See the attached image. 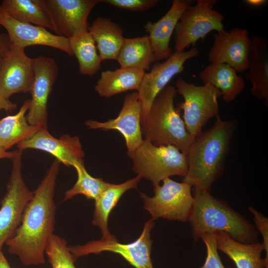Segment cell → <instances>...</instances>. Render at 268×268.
<instances>
[{
  "mask_svg": "<svg viewBox=\"0 0 268 268\" xmlns=\"http://www.w3.org/2000/svg\"><path fill=\"white\" fill-rule=\"evenodd\" d=\"M60 162L55 159L24 210L20 224L5 244L10 255L18 257L26 266L45 263L47 242L55 229L56 181Z\"/></svg>",
  "mask_w": 268,
  "mask_h": 268,
  "instance_id": "6da1fadb",
  "label": "cell"
},
{
  "mask_svg": "<svg viewBox=\"0 0 268 268\" xmlns=\"http://www.w3.org/2000/svg\"><path fill=\"white\" fill-rule=\"evenodd\" d=\"M237 123L218 115L210 129L194 138L187 154L188 169L184 182L210 192L222 174Z\"/></svg>",
  "mask_w": 268,
  "mask_h": 268,
  "instance_id": "7a4b0ae2",
  "label": "cell"
},
{
  "mask_svg": "<svg viewBox=\"0 0 268 268\" xmlns=\"http://www.w3.org/2000/svg\"><path fill=\"white\" fill-rule=\"evenodd\" d=\"M193 197L188 221L195 241L204 233L221 231L240 243L259 242L260 233L255 225L226 201L214 197L210 192L197 188H195Z\"/></svg>",
  "mask_w": 268,
  "mask_h": 268,
  "instance_id": "3957f363",
  "label": "cell"
},
{
  "mask_svg": "<svg viewBox=\"0 0 268 268\" xmlns=\"http://www.w3.org/2000/svg\"><path fill=\"white\" fill-rule=\"evenodd\" d=\"M175 86H166L155 97L143 122L144 139L157 146L172 145L188 154L194 138L187 131L174 101Z\"/></svg>",
  "mask_w": 268,
  "mask_h": 268,
  "instance_id": "277c9868",
  "label": "cell"
},
{
  "mask_svg": "<svg viewBox=\"0 0 268 268\" xmlns=\"http://www.w3.org/2000/svg\"><path fill=\"white\" fill-rule=\"evenodd\" d=\"M132 159L134 172L150 181L153 187L172 176L184 177L188 169L187 154L175 146H157L147 139L143 138Z\"/></svg>",
  "mask_w": 268,
  "mask_h": 268,
  "instance_id": "5b68a950",
  "label": "cell"
},
{
  "mask_svg": "<svg viewBox=\"0 0 268 268\" xmlns=\"http://www.w3.org/2000/svg\"><path fill=\"white\" fill-rule=\"evenodd\" d=\"M175 87L184 98L177 108L183 110L186 128L195 138L209 120L219 115L217 99L221 92L209 83L198 85L182 78L177 79Z\"/></svg>",
  "mask_w": 268,
  "mask_h": 268,
  "instance_id": "8992f818",
  "label": "cell"
},
{
  "mask_svg": "<svg viewBox=\"0 0 268 268\" xmlns=\"http://www.w3.org/2000/svg\"><path fill=\"white\" fill-rule=\"evenodd\" d=\"M162 181V186L154 187L153 197L140 193L144 209L149 212L153 220L162 218L183 222L188 221L194 203L192 186L170 178Z\"/></svg>",
  "mask_w": 268,
  "mask_h": 268,
  "instance_id": "52a82bcc",
  "label": "cell"
},
{
  "mask_svg": "<svg viewBox=\"0 0 268 268\" xmlns=\"http://www.w3.org/2000/svg\"><path fill=\"white\" fill-rule=\"evenodd\" d=\"M215 0H198L181 17L175 30V51L183 52L194 46L210 32L224 30L223 15L213 9Z\"/></svg>",
  "mask_w": 268,
  "mask_h": 268,
  "instance_id": "ba28073f",
  "label": "cell"
},
{
  "mask_svg": "<svg viewBox=\"0 0 268 268\" xmlns=\"http://www.w3.org/2000/svg\"><path fill=\"white\" fill-rule=\"evenodd\" d=\"M22 151L18 150L12 161L6 192L0 208V251L20 224L25 207L33 196L26 185L22 174Z\"/></svg>",
  "mask_w": 268,
  "mask_h": 268,
  "instance_id": "9c48e42d",
  "label": "cell"
},
{
  "mask_svg": "<svg viewBox=\"0 0 268 268\" xmlns=\"http://www.w3.org/2000/svg\"><path fill=\"white\" fill-rule=\"evenodd\" d=\"M152 219L146 222L140 236L129 244H122L116 238L93 240L82 245L69 247L74 259L90 254L108 251L118 254L135 268H153L150 258L152 241L150 232L154 226Z\"/></svg>",
  "mask_w": 268,
  "mask_h": 268,
  "instance_id": "30bf717a",
  "label": "cell"
},
{
  "mask_svg": "<svg viewBox=\"0 0 268 268\" xmlns=\"http://www.w3.org/2000/svg\"><path fill=\"white\" fill-rule=\"evenodd\" d=\"M199 53L195 46L186 51H175L164 62H156L149 72H145L137 92L141 106V124L157 95L174 76L184 70L185 62Z\"/></svg>",
  "mask_w": 268,
  "mask_h": 268,
  "instance_id": "8fae6325",
  "label": "cell"
},
{
  "mask_svg": "<svg viewBox=\"0 0 268 268\" xmlns=\"http://www.w3.org/2000/svg\"><path fill=\"white\" fill-rule=\"evenodd\" d=\"M34 80L26 118L33 126L47 129V103L59 72L54 59L43 56L32 59Z\"/></svg>",
  "mask_w": 268,
  "mask_h": 268,
  "instance_id": "7c38bea8",
  "label": "cell"
},
{
  "mask_svg": "<svg viewBox=\"0 0 268 268\" xmlns=\"http://www.w3.org/2000/svg\"><path fill=\"white\" fill-rule=\"evenodd\" d=\"M141 118V106L138 93L133 92L125 96L122 108L116 118L103 122L89 120L85 122V126L89 129L118 131L125 140L127 154L132 159L143 140Z\"/></svg>",
  "mask_w": 268,
  "mask_h": 268,
  "instance_id": "4fadbf2b",
  "label": "cell"
},
{
  "mask_svg": "<svg viewBox=\"0 0 268 268\" xmlns=\"http://www.w3.org/2000/svg\"><path fill=\"white\" fill-rule=\"evenodd\" d=\"M213 39L208 55L210 64H226L239 73L248 69L252 42L247 30H224L216 32Z\"/></svg>",
  "mask_w": 268,
  "mask_h": 268,
  "instance_id": "5bb4252c",
  "label": "cell"
},
{
  "mask_svg": "<svg viewBox=\"0 0 268 268\" xmlns=\"http://www.w3.org/2000/svg\"><path fill=\"white\" fill-rule=\"evenodd\" d=\"M34 80L32 59L24 49L10 45L0 66V94L9 99L15 93L30 92Z\"/></svg>",
  "mask_w": 268,
  "mask_h": 268,
  "instance_id": "9a60e30c",
  "label": "cell"
},
{
  "mask_svg": "<svg viewBox=\"0 0 268 268\" xmlns=\"http://www.w3.org/2000/svg\"><path fill=\"white\" fill-rule=\"evenodd\" d=\"M99 0H45L55 34L69 39L88 29V17Z\"/></svg>",
  "mask_w": 268,
  "mask_h": 268,
  "instance_id": "2e32d148",
  "label": "cell"
},
{
  "mask_svg": "<svg viewBox=\"0 0 268 268\" xmlns=\"http://www.w3.org/2000/svg\"><path fill=\"white\" fill-rule=\"evenodd\" d=\"M0 26L7 32L10 45L25 49L28 46L42 45L73 54L68 39L50 32L46 28L19 21L5 10L0 4Z\"/></svg>",
  "mask_w": 268,
  "mask_h": 268,
  "instance_id": "e0dca14e",
  "label": "cell"
},
{
  "mask_svg": "<svg viewBox=\"0 0 268 268\" xmlns=\"http://www.w3.org/2000/svg\"><path fill=\"white\" fill-rule=\"evenodd\" d=\"M18 150L34 149L45 151L67 167L75 161H83L84 152L79 138L63 134L59 138L52 136L47 129L40 128L30 137L16 144Z\"/></svg>",
  "mask_w": 268,
  "mask_h": 268,
  "instance_id": "ac0fdd59",
  "label": "cell"
},
{
  "mask_svg": "<svg viewBox=\"0 0 268 268\" xmlns=\"http://www.w3.org/2000/svg\"><path fill=\"white\" fill-rule=\"evenodd\" d=\"M193 0H174L168 11L155 22L147 21L144 28L149 34L156 62L168 59L173 52L169 46L171 36L181 17L195 2Z\"/></svg>",
  "mask_w": 268,
  "mask_h": 268,
  "instance_id": "d6986e66",
  "label": "cell"
},
{
  "mask_svg": "<svg viewBox=\"0 0 268 268\" xmlns=\"http://www.w3.org/2000/svg\"><path fill=\"white\" fill-rule=\"evenodd\" d=\"M249 57L248 72L245 78L252 83L250 89L255 98L268 105V45L263 37L253 35Z\"/></svg>",
  "mask_w": 268,
  "mask_h": 268,
  "instance_id": "ffe728a7",
  "label": "cell"
},
{
  "mask_svg": "<svg viewBox=\"0 0 268 268\" xmlns=\"http://www.w3.org/2000/svg\"><path fill=\"white\" fill-rule=\"evenodd\" d=\"M216 241L217 249L232 260L237 268H268L265 259L261 258L264 250L262 243H240L221 231L216 232Z\"/></svg>",
  "mask_w": 268,
  "mask_h": 268,
  "instance_id": "44dd1931",
  "label": "cell"
},
{
  "mask_svg": "<svg viewBox=\"0 0 268 268\" xmlns=\"http://www.w3.org/2000/svg\"><path fill=\"white\" fill-rule=\"evenodd\" d=\"M226 64H210L198 74L203 84L209 83L220 91L226 103L233 101L244 90L245 80Z\"/></svg>",
  "mask_w": 268,
  "mask_h": 268,
  "instance_id": "7402d4cb",
  "label": "cell"
},
{
  "mask_svg": "<svg viewBox=\"0 0 268 268\" xmlns=\"http://www.w3.org/2000/svg\"><path fill=\"white\" fill-rule=\"evenodd\" d=\"M141 179L139 176L137 175L121 184L109 183L106 189L95 200L92 223L101 230L102 239L110 240L116 238L111 234L108 228L109 215L125 192L131 189H137V184Z\"/></svg>",
  "mask_w": 268,
  "mask_h": 268,
  "instance_id": "603a6c76",
  "label": "cell"
},
{
  "mask_svg": "<svg viewBox=\"0 0 268 268\" xmlns=\"http://www.w3.org/2000/svg\"><path fill=\"white\" fill-rule=\"evenodd\" d=\"M144 73L143 70L132 67L103 71L94 89L105 98L132 90L138 91Z\"/></svg>",
  "mask_w": 268,
  "mask_h": 268,
  "instance_id": "cb8c5ba5",
  "label": "cell"
},
{
  "mask_svg": "<svg viewBox=\"0 0 268 268\" xmlns=\"http://www.w3.org/2000/svg\"><path fill=\"white\" fill-rule=\"evenodd\" d=\"M88 30L97 44L101 61L117 60L125 39L121 27L110 18L98 17Z\"/></svg>",
  "mask_w": 268,
  "mask_h": 268,
  "instance_id": "d4e9b609",
  "label": "cell"
},
{
  "mask_svg": "<svg viewBox=\"0 0 268 268\" xmlns=\"http://www.w3.org/2000/svg\"><path fill=\"white\" fill-rule=\"evenodd\" d=\"M30 99L25 100L19 111L0 120V149L7 151L13 145L29 138L40 128L30 125L26 113Z\"/></svg>",
  "mask_w": 268,
  "mask_h": 268,
  "instance_id": "484cf974",
  "label": "cell"
},
{
  "mask_svg": "<svg viewBox=\"0 0 268 268\" xmlns=\"http://www.w3.org/2000/svg\"><path fill=\"white\" fill-rule=\"evenodd\" d=\"M0 4L19 21L54 30L45 0H3Z\"/></svg>",
  "mask_w": 268,
  "mask_h": 268,
  "instance_id": "4316f807",
  "label": "cell"
},
{
  "mask_svg": "<svg viewBox=\"0 0 268 268\" xmlns=\"http://www.w3.org/2000/svg\"><path fill=\"white\" fill-rule=\"evenodd\" d=\"M117 61L121 67L149 69L156 61L148 35L125 38Z\"/></svg>",
  "mask_w": 268,
  "mask_h": 268,
  "instance_id": "83f0119b",
  "label": "cell"
},
{
  "mask_svg": "<svg viewBox=\"0 0 268 268\" xmlns=\"http://www.w3.org/2000/svg\"><path fill=\"white\" fill-rule=\"evenodd\" d=\"M73 55L77 60L81 74L92 76L101 68L102 62L95 42L88 30L75 33L68 39Z\"/></svg>",
  "mask_w": 268,
  "mask_h": 268,
  "instance_id": "f1b7e54d",
  "label": "cell"
},
{
  "mask_svg": "<svg viewBox=\"0 0 268 268\" xmlns=\"http://www.w3.org/2000/svg\"><path fill=\"white\" fill-rule=\"evenodd\" d=\"M72 166L76 171L77 180L73 187L65 192L63 201L77 195H82L87 199L95 200L106 189L109 183L102 178L92 177L86 171L83 161H75Z\"/></svg>",
  "mask_w": 268,
  "mask_h": 268,
  "instance_id": "f546056e",
  "label": "cell"
},
{
  "mask_svg": "<svg viewBox=\"0 0 268 268\" xmlns=\"http://www.w3.org/2000/svg\"><path fill=\"white\" fill-rule=\"evenodd\" d=\"M52 268H76V260L71 253L66 240L56 234L50 237L45 249Z\"/></svg>",
  "mask_w": 268,
  "mask_h": 268,
  "instance_id": "4dcf8cb0",
  "label": "cell"
},
{
  "mask_svg": "<svg viewBox=\"0 0 268 268\" xmlns=\"http://www.w3.org/2000/svg\"><path fill=\"white\" fill-rule=\"evenodd\" d=\"M206 248V257L201 268H225L218 253L216 232H206L200 236Z\"/></svg>",
  "mask_w": 268,
  "mask_h": 268,
  "instance_id": "1f68e13d",
  "label": "cell"
},
{
  "mask_svg": "<svg viewBox=\"0 0 268 268\" xmlns=\"http://www.w3.org/2000/svg\"><path fill=\"white\" fill-rule=\"evenodd\" d=\"M158 0H102L100 2L133 11H144L155 6Z\"/></svg>",
  "mask_w": 268,
  "mask_h": 268,
  "instance_id": "d6a6232c",
  "label": "cell"
},
{
  "mask_svg": "<svg viewBox=\"0 0 268 268\" xmlns=\"http://www.w3.org/2000/svg\"><path fill=\"white\" fill-rule=\"evenodd\" d=\"M249 210L253 215L255 226L259 233L263 237V245L266 252L264 259L266 265L268 267V218L252 206L249 207Z\"/></svg>",
  "mask_w": 268,
  "mask_h": 268,
  "instance_id": "836d02e7",
  "label": "cell"
},
{
  "mask_svg": "<svg viewBox=\"0 0 268 268\" xmlns=\"http://www.w3.org/2000/svg\"><path fill=\"white\" fill-rule=\"evenodd\" d=\"M16 108V104L13 103L9 99L4 98L0 94V111L2 110L6 111H12Z\"/></svg>",
  "mask_w": 268,
  "mask_h": 268,
  "instance_id": "e575fe53",
  "label": "cell"
},
{
  "mask_svg": "<svg viewBox=\"0 0 268 268\" xmlns=\"http://www.w3.org/2000/svg\"><path fill=\"white\" fill-rule=\"evenodd\" d=\"M10 42L7 34H0V51L4 55L9 49Z\"/></svg>",
  "mask_w": 268,
  "mask_h": 268,
  "instance_id": "d590c367",
  "label": "cell"
},
{
  "mask_svg": "<svg viewBox=\"0 0 268 268\" xmlns=\"http://www.w3.org/2000/svg\"><path fill=\"white\" fill-rule=\"evenodd\" d=\"M18 149L13 151H7L0 149V159L8 158L12 159L17 154Z\"/></svg>",
  "mask_w": 268,
  "mask_h": 268,
  "instance_id": "8d00e7d4",
  "label": "cell"
},
{
  "mask_svg": "<svg viewBox=\"0 0 268 268\" xmlns=\"http://www.w3.org/2000/svg\"><path fill=\"white\" fill-rule=\"evenodd\" d=\"M245 2L250 6L258 7L265 4L267 0H247Z\"/></svg>",
  "mask_w": 268,
  "mask_h": 268,
  "instance_id": "74e56055",
  "label": "cell"
},
{
  "mask_svg": "<svg viewBox=\"0 0 268 268\" xmlns=\"http://www.w3.org/2000/svg\"><path fill=\"white\" fill-rule=\"evenodd\" d=\"M0 268H11L2 251H0Z\"/></svg>",
  "mask_w": 268,
  "mask_h": 268,
  "instance_id": "f35d334b",
  "label": "cell"
},
{
  "mask_svg": "<svg viewBox=\"0 0 268 268\" xmlns=\"http://www.w3.org/2000/svg\"><path fill=\"white\" fill-rule=\"evenodd\" d=\"M3 58V54L0 51V66L1 64Z\"/></svg>",
  "mask_w": 268,
  "mask_h": 268,
  "instance_id": "ab89813d",
  "label": "cell"
}]
</instances>
